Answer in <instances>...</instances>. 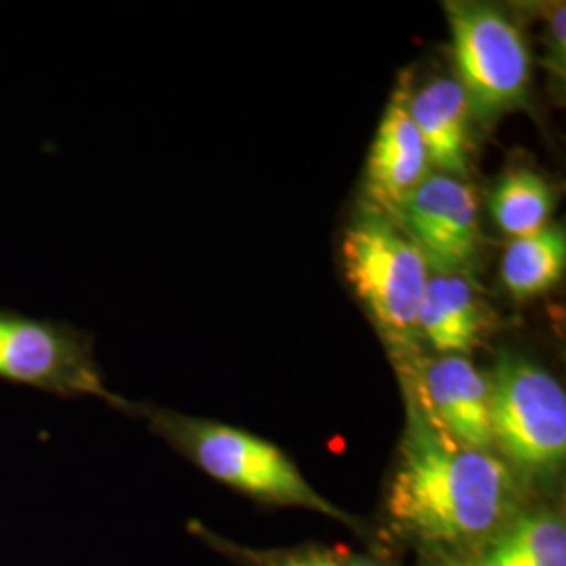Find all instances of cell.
I'll use <instances>...</instances> for the list:
<instances>
[{
	"mask_svg": "<svg viewBox=\"0 0 566 566\" xmlns=\"http://www.w3.org/2000/svg\"><path fill=\"white\" fill-rule=\"evenodd\" d=\"M556 191L535 170L514 168L495 182L489 196V210L495 224L516 238H525L547 227L554 212Z\"/></svg>",
	"mask_w": 566,
	"mask_h": 566,
	"instance_id": "9a60e30c",
	"label": "cell"
},
{
	"mask_svg": "<svg viewBox=\"0 0 566 566\" xmlns=\"http://www.w3.org/2000/svg\"><path fill=\"white\" fill-rule=\"evenodd\" d=\"M565 227H544L510 243L500 275L516 301H528L549 292L565 277Z\"/></svg>",
	"mask_w": 566,
	"mask_h": 566,
	"instance_id": "5bb4252c",
	"label": "cell"
},
{
	"mask_svg": "<svg viewBox=\"0 0 566 566\" xmlns=\"http://www.w3.org/2000/svg\"><path fill=\"white\" fill-rule=\"evenodd\" d=\"M189 531L206 546L217 549L238 566H399L386 547L357 552L344 546L303 544L294 547H250L217 535L208 526L191 523Z\"/></svg>",
	"mask_w": 566,
	"mask_h": 566,
	"instance_id": "4fadbf2b",
	"label": "cell"
},
{
	"mask_svg": "<svg viewBox=\"0 0 566 566\" xmlns=\"http://www.w3.org/2000/svg\"><path fill=\"white\" fill-rule=\"evenodd\" d=\"M344 275L382 336L397 369L418 359V315L428 283L422 252L388 217L361 206L344 231Z\"/></svg>",
	"mask_w": 566,
	"mask_h": 566,
	"instance_id": "3957f363",
	"label": "cell"
},
{
	"mask_svg": "<svg viewBox=\"0 0 566 566\" xmlns=\"http://www.w3.org/2000/svg\"><path fill=\"white\" fill-rule=\"evenodd\" d=\"M566 11L565 4L554 7L549 21H547L546 34V65L549 76L554 81L565 82V67H566Z\"/></svg>",
	"mask_w": 566,
	"mask_h": 566,
	"instance_id": "2e32d148",
	"label": "cell"
},
{
	"mask_svg": "<svg viewBox=\"0 0 566 566\" xmlns=\"http://www.w3.org/2000/svg\"><path fill=\"white\" fill-rule=\"evenodd\" d=\"M149 428L198 465L210 479L240 491L269 506L303 507L348 526L364 542H376V531L359 516L332 504L306 481L280 447L235 426L191 418L177 411L145 407L139 409Z\"/></svg>",
	"mask_w": 566,
	"mask_h": 566,
	"instance_id": "7a4b0ae2",
	"label": "cell"
},
{
	"mask_svg": "<svg viewBox=\"0 0 566 566\" xmlns=\"http://www.w3.org/2000/svg\"><path fill=\"white\" fill-rule=\"evenodd\" d=\"M416 566H479L472 556L458 554H418Z\"/></svg>",
	"mask_w": 566,
	"mask_h": 566,
	"instance_id": "e0dca14e",
	"label": "cell"
},
{
	"mask_svg": "<svg viewBox=\"0 0 566 566\" xmlns=\"http://www.w3.org/2000/svg\"><path fill=\"white\" fill-rule=\"evenodd\" d=\"M485 376L493 451L542 497L565 470V388L546 367L514 353H502Z\"/></svg>",
	"mask_w": 566,
	"mask_h": 566,
	"instance_id": "277c9868",
	"label": "cell"
},
{
	"mask_svg": "<svg viewBox=\"0 0 566 566\" xmlns=\"http://www.w3.org/2000/svg\"><path fill=\"white\" fill-rule=\"evenodd\" d=\"M0 380L60 397L133 407L103 382L88 336L72 325L0 308Z\"/></svg>",
	"mask_w": 566,
	"mask_h": 566,
	"instance_id": "8992f818",
	"label": "cell"
},
{
	"mask_svg": "<svg viewBox=\"0 0 566 566\" xmlns=\"http://www.w3.org/2000/svg\"><path fill=\"white\" fill-rule=\"evenodd\" d=\"M405 411L378 535L416 554L474 556L537 495L497 453L455 441L409 401Z\"/></svg>",
	"mask_w": 566,
	"mask_h": 566,
	"instance_id": "6da1fadb",
	"label": "cell"
},
{
	"mask_svg": "<svg viewBox=\"0 0 566 566\" xmlns=\"http://www.w3.org/2000/svg\"><path fill=\"white\" fill-rule=\"evenodd\" d=\"M495 317L483 294L464 275L434 273L426 283L418 315L420 340L437 355H465L485 343Z\"/></svg>",
	"mask_w": 566,
	"mask_h": 566,
	"instance_id": "30bf717a",
	"label": "cell"
},
{
	"mask_svg": "<svg viewBox=\"0 0 566 566\" xmlns=\"http://www.w3.org/2000/svg\"><path fill=\"white\" fill-rule=\"evenodd\" d=\"M395 223L439 275L470 277L483 261L479 193L468 181L428 175L399 210Z\"/></svg>",
	"mask_w": 566,
	"mask_h": 566,
	"instance_id": "52a82bcc",
	"label": "cell"
},
{
	"mask_svg": "<svg viewBox=\"0 0 566 566\" xmlns=\"http://www.w3.org/2000/svg\"><path fill=\"white\" fill-rule=\"evenodd\" d=\"M397 374L405 401L416 405L432 424L464 446L493 451L489 380L465 355L422 353Z\"/></svg>",
	"mask_w": 566,
	"mask_h": 566,
	"instance_id": "ba28073f",
	"label": "cell"
},
{
	"mask_svg": "<svg viewBox=\"0 0 566 566\" xmlns=\"http://www.w3.org/2000/svg\"><path fill=\"white\" fill-rule=\"evenodd\" d=\"M409 114L424 143L428 163L441 175L468 181L472 163V112L455 78H432L411 88Z\"/></svg>",
	"mask_w": 566,
	"mask_h": 566,
	"instance_id": "8fae6325",
	"label": "cell"
},
{
	"mask_svg": "<svg viewBox=\"0 0 566 566\" xmlns=\"http://www.w3.org/2000/svg\"><path fill=\"white\" fill-rule=\"evenodd\" d=\"M409 95L411 78L403 74L386 105L365 164L364 206L392 223L409 196L430 175L424 143L409 114Z\"/></svg>",
	"mask_w": 566,
	"mask_h": 566,
	"instance_id": "9c48e42d",
	"label": "cell"
},
{
	"mask_svg": "<svg viewBox=\"0 0 566 566\" xmlns=\"http://www.w3.org/2000/svg\"><path fill=\"white\" fill-rule=\"evenodd\" d=\"M458 82L472 118L493 124L525 105L531 51L521 28L485 2H446Z\"/></svg>",
	"mask_w": 566,
	"mask_h": 566,
	"instance_id": "5b68a950",
	"label": "cell"
},
{
	"mask_svg": "<svg viewBox=\"0 0 566 566\" xmlns=\"http://www.w3.org/2000/svg\"><path fill=\"white\" fill-rule=\"evenodd\" d=\"M472 558L479 566H566L565 510L533 497Z\"/></svg>",
	"mask_w": 566,
	"mask_h": 566,
	"instance_id": "7c38bea8",
	"label": "cell"
}]
</instances>
